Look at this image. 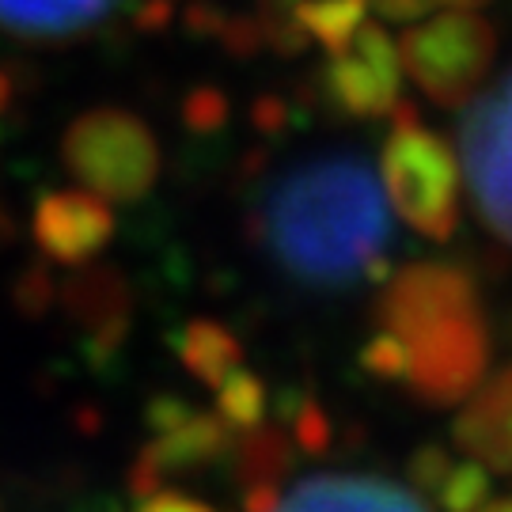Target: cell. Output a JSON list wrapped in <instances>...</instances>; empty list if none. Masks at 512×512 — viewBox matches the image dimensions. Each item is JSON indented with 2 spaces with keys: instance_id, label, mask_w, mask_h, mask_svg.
<instances>
[{
  "instance_id": "obj_20",
  "label": "cell",
  "mask_w": 512,
  "mask_h": 512,
  "mask_svg": "<svg viewBox=\"0 0 512 512\" xmlns=\"http://www.w3.org/2000/svg\"><path fill=\"white\" fill-rule=\"evenodd\" d=\"M444 512H475L490 501V467H482L478 459L471 463H456L448 467V475L440 482V490L433 494Z\"/></svg>"
},
{
  "instance_id": "obj_31",
  "label": "cell",
  "mask_w": 512,
  "mask_h": 512,
  "mask_svg": "<svg viewBox=\"0 0 512 512\" xmlns=\"http://www.w3.org/2000/svg\"><path fill=\"white\" fill-rule=\"evenodd\" d=\"M281 505L277 482H251L243 486V512H274Z\"/></svg>"
},
{
  "instance_id": "obj_24",
  "label": "cell",
  "mask_w": 512,
  "mask_h": 512,
  "mask_svg": "<svg viewBox=\"0 0 512 512\" xmlns=\"http://www.w3.org/2000/svg\"><path fill=\"white\" fill-rule=\"evenodd\" d=\"M217 42L232 57H255V54H262V50H266L258 19L255 16H232V12H228V19H224Z\"/></svg>"
},
{
  "instance_id": "obj_4",
  "label": "cell",
  "mask_w": 512,
  "mask_h": 512,
  "mask_svg": "<svg viewBox=\"0 0 512 512\" xmlns=\"http://www.w3.org/2000/svg\"><path fill=\"white\" fill-rule=\"evenodd\" d=\"M61 160L92 194L118 205L141 202L160 179L156 133L122 107H95L73 118L61 137Z\"/></svg>"
},
{
  "instance_id": "obj_22",
  "label": "cell",
  "mask_w": 512,
  "mask_h": 512,
  "mask_svg": "<svg viewBox=\"0 0 512 512\" xmlns=\"http://www.w3.org/2000/svg\"><path fill=\"white\" fill-rule=\"evenodd\" d=\"M228 118H232V103H228V95L213 88V84H202V88H194V92L183 99V122L190 133H198V137H209V133H220V129L228 126Z\"/></svg>"
},
{
  "instance_id": "obj_6",
  "label": "cell",
  "mask_w": 512,
  "mask_h": 512,
  "mask_svg": "<svg viewBox=\"0 0 512 512\" xmlns=\"http://www.w3.org/2000/svg\"><path fill=\"white\" fill-rule=\"evenodd\" d=\"M459 114V160L478 220L512 247V73Z\"/></svg>"
},
{
  "instance_id": "obj_7",
  "label": "cell",
  "mask_w": 512,
  "mask_h": 512,
  "mask_svg": "<svg viewBox=\"0 0 512 512\" xmlns=\"http://www.w3.org/2000/svg\"><path fill=\"white\" fill-rule=\"evenodd\" d=\"M399 46L384 23H361L342 54H330L319 73L323 103L346 118H387L399 103Z\"/></svg>"
},
{
  "instance_id": "obj_10",
  "label": "cell",
  "mask_w": 512,
  "mask_h": 512,
  "mask_svg": "<svg viewBox=\"0 0 512 512\" xmlns=\"http://www.w3.org/2000/svg\"><path fill=\"white\" fill-rule=\"evenodd\" d=\"M65 308L80 334H84V353L95 368H107L129 334V315H133V300H129L126 277L114 266H80V274L65 285Z\"/></svg>"
},
{
  "instance_id": "obj_11",
  "label": "cell",
  "mask_w": 512,
  "mask_h": 512,
  "mask_svg": "<svg viewBox=\"0 0 512 512\" xmlns=\"http://www.w3.org/2000/svg\"><path fill=\"white\" fill-rule=\"evenodd\" d=\"M274 512H429L418 494L376 475H315L296 482Z\"/></svg>"
},
{
  "instance_id": "obj_16",
  "label": "cell",
  "mask_w": 512,
  "mask_h": 512,
  "mask_svg": "<svg viewBox=\"0 0 512 512\" xmlns=\"http://www.w3.org/2000/svg\"><path fill=\"white\" fill-rule=\"evenodd\" d=\"M368 16V0H300L296 19L304 27V35L315 38L327 54H342L349 38L357 35V27Z\"/></svg>"
},
{
  "instance_id": "obj_23",
  "label": "cell",
  "mask_w": 512,
  "mask_h": 512,
  "mask_svg": "<svg viewBox=\"0 0 512 512\" xmlns=\"http://www.w3.org/2000/svg\"><path fill=\"white\" fill-rule=\"evenodd\" d=\"M448 467H452V456H448V448H440V444H421L418 452L410 456V463H406L410 482L429 497L440 490V482H444V475H448Z\"/></svg>"
},
{
  "instance_id": "obj_34",
  "label": "cell",
  "mask_w": 512,
  "mask_h": 512,
  "mask_svg": "<svg viewBox=\"0 0 512 512\" xmlns=\"http://www.w3.org/2000/svg\"><path fill=\"white\" fill-rule=\"evenodd\" d=\"M475 4H486V0H475Z\"/></svg>"
},
{
  "instance_id": "obj_3",
  "label": "cell",
  "mask_w": 512,
  "mask_h": 512,
  "mask_svg": "<svg viewBox=\"0 0 512 512\" xmlns=\"http://www.w3.org/2000/svg\"><path fill=\"white\" fill-rule=\"evenodd\" d=\"M391 133L384 141L387 205L425 239H452L459 228V164L452 145L421 126L414 103H395Z\"/></svg>"
},
{
  "instance_id": "obj_2",
  "label": "cell",
  "mask_w": 512,
  "mask_h": 512,
  "mask_svg": "<svg viewBox=\"0 0 512 512\" xmlns=\"http://www.w3.org/2000/svg\"><path fill=\"white\" fill-rule=\"evenodd\" d=\"M380 330L406 346L410 395L425 406L463 403L490 365V327L475 277L456 262H410L376 300Z\"/></svg>"
},
{
  "instance_id": "obj_12",
  "label": "cell",
  "mask_w": 512,
  "mask_h": 512,
  "mask_svg": "<svg viewBox=\"0 0 512 512\" xmlns=\"http://www.w3.org/2000/svg\"><path fill=\"white\" fill-rule=\"evenodd\" d=\"M452 425L456 444L497 475H512V365L478 384Z\"/></svg>"
},
{
  "instance_id": "obj_29",
  "label": "cell",
  "mask_w": 512,
  "mask_h": 512,
  "mask_svg": "<svg viewBox=\"0 0 512 512\" xmlns=\"http://www.w3.org/2000/svg\"><path fill=\"white\" fill-rule=\"evenodd\" d=\"M368 4L391 23H414L433 8V0H368Z\"/></svg>"
},
{
  "instance_id": "obj_8",
  "label": "cell",
  "mask_w": 512,
  "mask_h": 512,
  "mask_svg": "<svg viewBox=\"0 0 512 512\" xmlns=\"http://www.w3.org/2000/svg\"><path fill=\"white\" fill-rule=\"evenodd\" d=\"M232 444H236V429L228 421L220 414L194 410L179 425H171L164 433H152V440L129 467V494L145 501L148 494L164 490V482L171 475H190V471H202V467L228 459Z\"/></svg>"
},
{
  "instance_id": "obj_9",
  "label": "cell",
  "mask_w": 512,
  "mask_h": 512,
  "mask_svg": "<svg viewBox=\"0 0 512 512\" xmlns=\"http://www.w3.org/2000/svg\"><path fill=\"white\" fill-rule=\"evenodd\" d=\"M38 251L57 266H88L114 239V209L92 190H50L31 217Z\"/></svg>"
},
{
  "instance_id": "obj_32",
  "label": "cell",
  "mask_w": 512,
  "mask_h": 512,
  "mask_svg": "<svg viewBox=\"0 0 512 512\" xmlns=\"http://www.w3.org/2000/svg\"><path fill=\"white\" fill-rule=\"evenodd\" d=\"M12 103H16V80L8 69H0V118L12 110Z\"/></svg>"
},
{
  "instance_id": "obj_14",
  "label": "cell",
  "mask_w": 512,
  "mask_h": 512,
  "mask_svg": "<svg viewBox=\"0 0 512 512\" xmlns=\"http://www.w3.org/2000/svg\"><path fill=\"white\" fill-rule=\"evenodd\" d=\"M175 353H179L186 372L205 387H217L232 368L243 365L239 338L217 319H190L175 334Z\"/></svg>"
},
{
  "instance_id": "obj_21",
  "label": "cell",
  "mask_w": 512,
  "mask_h": 512,
  "mask_svg": "<svg viewBox=\"0 0 512 512\" xmlns=\"http://www.w3.org/2000/svg\"><path fill=\"white\" fill-rule=\"evenodd\" d=\"M357 361H361V368H365L368 376H376L384 384H403L406 380V346L391 330H376L365 346H361Z\"/></svg>"
},
{
  "instance_id": "obj_33",
  "label": "cell",
  "mask_w": 512,
  "mask_h": 512,
  "mask_svg": "<svg viewBox=\"0 0 512 512\" xmlns=\"http://www.w3.org/2000/svg\"><path fill=\"white\" fill-rule=\"evenodd\" d=\"M475 512H512V497H501V501H486L482 509Z\"/></svg>"
},
{
  "instance_id": "obj_26",
  "label": "cell",
  "mask_w": 512,
  "mask_h": 512,
  "mask_svg": "<svg viewBox=\"0 0 512 512\" xmlns=\"http://www.w3.org/2000/svg\"><path fill=\"white\" fill-rule=\"evenodd\" d=\"M129 16H133V27H141L145 35H156V31L171 27L175 12H171V0H133Z\"/></svg>"
},
{
  "instance_id": "obj_15",
  "label": "cell",
  "mask_w": 512,
  "mask_h": 512,
  "mask_svg": "<svg viewBox=\"0 0 512 512\" xmlns=\"http://www.w3.org/2000/svg\"><path fill=\"white\" fill-rule=\"evenodd\" d=\"M228 459H232L243 486H251V482H281L293 471L296 444L281 425H255V429L239 433Z\"/></svg>"
},
{
  "instance_id": "obj_30",
  "label": "cell",
  "mask_w": 512,
  "mask_h": 512,
  "mask_svg": "<svg viewBox=\"0 0 512 512\" xmlns=\"http://www.w3.org/2000/svg\"><path fill=\"white\" fill-rule=\"evenodd\" d=\"M137 512H213L209 505L202 501H194V497L186 494H167V490H156V494H148L141 501V509Z\"/></svg>"
},
{
  "instance_id": "obj_28",
  "label": "cell",
  "mask_w": 512,
  "mask_h": 512,
  "mask_svg": "<svg viewBox=\"0 0 512 512\" xmlns=\"http://www.w3.org/2000/svg\"><path fill=\"white\" fill-rule=\"evenodd\" d=\"M224 19H228L224 8H213V4H194V8H186L183 23L194 38H209V42H217Z\"/></svg>"
},
{
  "instance_id": "obj_13",
  "label": "cell",
  "mask_w": 512,
  "mask_h": 512,
  "mask_svg": "<svg viewBox=\"0 0 512 512\" xmlns=\"http://www.w3.org/2000/svg\"><path fill=\"white\" fill-rule=\"evenodd\" d=\"M118 0H0V27L23 38H69L95 27Z\"/></svg>"
},
{
  "instance_id": "obj_18",
  "label": "cell",
  "mask_w": 512,
  "mask_h": 512,
  "mask_svg": "<svg viewBox=\"0 0 512 512\" xmlns=\"http://www.w3.org/2000/svg\"><path fill=\"white\" fill-rule=\"evenodd\" d=\"M217 414L228 421L236 433L262 425V418H266V384L258 380L255 372H247L243 365L232 368L217 384Z\"/></svg>"
},
{
  "instance_id": "obj_5",
  "label": "cell",
  "mask_w": 512,
  "mask_h": 512,
  "mask_svg": "<svg viewBox=\"0 0 512 512\" xmlns=\"http://www.w3.org/2000/svg\"><path fill=\"white\" fill-rule=\"evenodd\" d=\"M399 65L437 107H463L482 88L497 54L490 19L467 8L414 23L399 42Z\"/></svg>"
},
{
  "instance_id": "obj_1",
  "label": "cell",
  "mask_w": 512,
  "mask_h": 512,
  "mask_svg": "<svg viewBox=\"0 0 512 512\" xmlns=\"http://www.w3.org/2000/svg\"><path fill=\"white\" fill-rule=\"evenodd\" d=\"M255 232L277 270L304 289L387 277L391 213L361 156L330 152L285 171L258 205Z\"/></svg>"
},
{
  "instance_id": "obj_27",
  "label": "cell",
  "mask_w": 512,
  "mask_h": 512,
  "mask_svg": "<svg viewBox=\"0 0 512 512\" xmlns=\"http://www.w3.org/2000/svg\"><path fill=\"white\" fill-rule=\"evenodd\" d=\"M255 126L262 133H285L293 126V107L277 95H262V99H255Z\"/></svg>"
},
{
  "instance_id": "obj_19",
  "label": "cell",
  "mask_w": 512,
  "mask_h": 512,
  "mask_svg": "<svg viewBox=\"0 0 512 512\" xmlns=\"http://www.w3.org/2000/svg\"><path fill=\"white\" fill-rule=\"evenodd\" d=\"M300 0H258V27H262V42L266 50H274L281 57H300L308 50L311 38L304 35L300 19H296Z\"/></svg>"
},
{
  "instance_id": "obj_17",
  "label": "cell",
  "mask_w": 512,
  "mask_h": 512,
  "mask_svg": "<svg viewBox=\"0 0 512 512\" xmlns=\"http://www.w3.org/2000/svg\"><path fill=\"white\" fill-rule=\"evenodd\" d=\"M277 418H281V429L293 437L296 452L323 456L330 448V421L323 414V406L315 403V395H308V391H281L277 395Z\"/></svg>"
},
{
  "instance_id": "obj_25",
  "label": "cell",
  "mask_w": 512,
  "mask_h": 512,
  "mask_svg": "<svg viewBox=\"0 0 512 512\" xmlns=\"http://www.w3.org/2000/svg\"><path fill=\"white\" fill-rule=\"evenodd\" d=\"M190 414H194V406L186 403V399H179V395H156V399H148V406H145V425H148V433H164L171 425L186 421Z\"/></svg>"
}]
</instances>
